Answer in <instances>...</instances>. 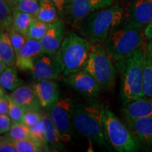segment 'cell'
Instances as JSON below:
<instances>
[{
  "mask_svg": "<svg viewBox=\"0 0 152 152\" xmlns=\"http://www.w3.org/2000/svg\"><path fill=\"white\" fill-rule=\"evenodd\" d=\"M11 140H22L30 138V127L23 123H12L10 130L6 135Z\"/></svg>",
  "mask_w": 152,
  "mask_h": 152,
  "instance_id": "28",
  "label": "cell"
},
{
  "mask_svg": "<svg viewBox=\"0 0 152 152\" xmlns=\"http://www.w3.org/2000/svg\"><path fill=\"white\" fill-rule=\"evenodd\" d=\"M5 89L1 87L0 95V114H8L9 109V95L4 92Z\"/></svg>",
  "mask_w": 152,
  "mask_h": 152,
  "instance_id": "36",
  "label": "cell"
},
{
  "mask_svg": "<svg viewBox=\"0 0 152 152\" xmlns=\"http://www.w3.org/2000/svg\"><path fill=\"white\" fill-rule=\"evenodd\" d=\"M30 138L34 140L42 149H47L49 144L46 139V129L42 118L39 123L30 128ZM44 151V150H43Z\"/></svg>",
  "mask_w": 152,
  "mask_h": 152,
  "instance_id": "25",
  "label": "cell"
},
{
  "mask_svg": "<svg viewBox=\"0 0 152 152\" xmlns=\"http://www.w3.org/2000/svg\"><path fill=\"white\" fill-rule=\"evenodd\" d=\"M32 87L41 109L48 110L60 98L58 84L54 80H36Z\"/></svg>",
  "mask_w": 152,
  "mask_h": 152,
  "instance_id": "13",
  "label": "cell"
},
{
  "mask_svg": "<svg viewBox=\"0 0 152 152\" xmlns=\"http://www.w3.org/2000/svg\"><path fill=\"white\" fill-rule=\"evenodd\" d=\"M122 113L126 121L152 115V98L143 96L123 105Z\"/></svg>",
  "mask_w": 152,
  "mask_h": 152,
  "instance_id": "16",
  "label": "cell"
},
{
  "mask_svg": "<svg viewBox=\"0 0 152 152\" xmlns=\"http://www.w3.org/2000/svg\"><path fill=\"white\" fill-rule=\"evenodd\" d=\"M6 1H7V2L9 3V4L10 5L11 7H13V6H14V4H16L17 2L21 1V0H6Z\"/></svg>",
  "mask_w": 152,
  "mask_h": 152,
  "instance_id": "40",
  "label": "cell"
},
{
  "mask_svg": "<svg viewBox=\"0 0 152 152\" xmlns=\"http://www.w3.org/2000/svg\"><path fill=\"white\" fill-rule=\"evenodd\" d=\"M35 80H56L62 75V69L56 54L43 52L30 70Z\"/></svg>",
  "mask_w": 152,
  "mask_h": 152,
  "instance_id": "10",
  "label": "cell"
},
{
  "mask_svg": "<svg viewBox=\"0 0 152 152\" xmlns=\"http://www.w3.org/2000/svg\"><path fill=\"white\" fill-rule=\"evenodd\" d=\"M11 99L27 110L39 111L41 109L32 85H22L9 94Z\"/></svg>",
  "mask_w": 152,
  "mask_h": 152,
  "instance_id": "18",
  "label": "cell"
},
{
  "mask_svg": "<svg viewBox=\"0 0 152 152\" xmlns=\"http://www.w3.org/2000/svg\"><path fill=\"white\" fill-rule=\"evenodd\" d=\"M66 33L65 23L62 19L58 18L49 24L46 34L40 39L44 52L56 54L65 38Z\"/></svg>",
  "mask_w": 152,
  "mask_h": 152,
  "instance_id": "14",
  "label": "cell"
},
{
  "mask_svg": "<svg viewBox=\"0 0 152 152\" xmlns=\"http://www.w3.org/2000/svg\"><path fill=\"white\" fill-rule=\"evenodd\" d=\"M144 47L149 51H152V20L144 28Z\"/></svg>",
  "mask_w": 152,
  "mask_h": 152,
  "instance_id": "35",
  "label": "cell"
},
{
  "mask_svg": "<svg viewBox=\"0 0 152 152\" xmlns=\"http://www.w3.org/2000/svg\"><path fill=\"white\" fill-rule=\"evenodd\" d=\"M124 10L118 5L98 9L83 18L77 28L90 43L103 44L111 32L122 23Z\"/></svg>",
  "mask_w": 152,
  "mask_h": 152,
  "instance_id": "1",
  "label": "cell"
},
{
  "mask_svg": "<svg viewBox=\"0 0 152 152\" xmlns=\"http://www.w3.org/2000/svg\"><path fill=\"white\" fill-rule=\"evenodd\" d=\"M73 104L71 97L62 96L47 110V113L52 118L64 144L71 142L72 139Z\"/></svg>",
  "mask_w": 152,
  "mask_h": 152,
  "instance_id": "8",
  "label": "cell"
},
{
  "mask_svg": "<svg viewBox=\"0 0 152 152\" xmlns=\"http://www.w3.org/2000/svg\"><path fill=\"white\" fill-rule=\"evenodd\" d=\"M42 118L45 125L46 139L49 146L58 150L64 149L65 148L64 145V143L62 142L58 131L49 114L44 113L42 114Z\"/></svg>",
  "mask_w": 152,
  "mask_h": 152,
  "instance_id": "20",
  "label": "cell"
},
{
  "mask_svg": "<svg viewBox=\"0 0 152 152\" xmlns=\"http://www.w3.org/2000/svg\"><path fill=\"white\" fill-rule=\"evenodd\" d=\"M112 59L103 44L92 43L88 61L84 69L94 77L102 90H111L115 84L116 71Z\"/></svg>",
  "mask_w": 152,
  "mask_h": 152,
  "instance_id": "6",
  "label": "cell"
},
{
  "mask_svg": "<svg viewBox=\"0 0 152 152\" xmlns=\"http://www.w3.org/2000/svg\"><path fill=\"white\" fill-rule=\"evenodd\" d=\"M144 43V28L122 23L111 32L103 45L106 52L116 61L131 56L142 47Z\"/></svg>",
  "mask_w": 152,
  "mask_h": 152,
  "instance_id": "5",
  "label": "cell"
},
{
  "mask_svg": "<svg viewBox=\"0 0 152 152\" xmlns=\"http://www.w3.org/2000/svg\"><path fill=\"white\" fill-rule=\"evenodd\" d=\"M52 1H54V3L56 4L59 14L62 16L63 13H64V7H65L66 0H52Z\"/></svg>",
  "mask_w": 152,
  "mask_h": 152,
  "instance_id": "38",
  "label": "cell"
},
{
  "mask_svg": "<svg viewBox=\"0 0 152 152\" xmlns=\"http://www.w3.org/2000/svg\"><path fill=\"white\" fill-rule=\"evenodd\" d=\"M11 140L14 144L18 152H39L43 151L31 138Z\"/></svg>",
  "mask_w": 152,
  "mask_h": 152,
  "instance_id": "30",
  "label": "cell"
},
{
  "mask_svg": "<svg viewBox=\"0 0 152 152\" xmlns=\"http://www.w3.org/2000/svg\"><path fill=\"white\" fill-rule=\"evenodd\" d=\"M49 24L50 23L42 21L35 17L28 29L27 33L28 38L40 40L46 34L49 27Z\"/></svg>",
  "mask_w": 152,
  "mask_h": 152,
  "instance_id": "27",
  "label": "cell"
},
{
  "mask_svg": "<svg viewBox=\"0 0 152 152\" xmlns=\"http://www.w3.org/2000/svg\"><path fill=\"white\" fill-rule=\"evenodd\" d=\"M126 121L128 129L139 143L152 144V115Z\"/></svg>",
  "mask_w": 152,
  "mask_h": 152,
  "instance_id": "17",
  "label": "cell"
},
{
  "mask_svg": "<svg viewBox=\"0 0 152 152\" xmlns=\"http://www.w3.org/2000/svg\"><path fill=\"white\" fill-rule=\"evenodd\" d=\"M121 72V97L125 105L131 101L143 97L144 48L141 47L129 57L116 61Z\"/></svg>",
  "mask_w": 152,
  "mask_h": 152,
  "instance_id": "3",
  "label": "cell"
},
{
  "mask_svg": "<svg viewBox=\"0 0 152 152\" xmlns=\"http://www.w3.org/2000/svg\"><path fill=\"white\" fill-rule=\"evenodd\" d=\"M42 120V113H39L37 111L33 110H27L24 113L23 117L22 122L28 127H33L39 123Z\"/></svg>",
  "mask_w": 152,
  "mask_h": 152,
  "instance_id": "33",
  "label": "cell"
},
{
  "mask_svg": "<svg viewBox=\"0 0 152 152\" xmlns=\"http://www.w3.org/2000/svg\"><path fill=\"white\" fill-rule=\"evenodd\" d=\"M13 11V24L12 27L17 31L27 37V33L32 22L35 16L26 13L14 10Z\"/></svg>",
  "mask_w": 152,
  "mask_h": 152,
  "instance_id": "24",
  "label": "cell"
},
{
  "mask_svg": "<svg viewBox=\"0 0 152 152\" xmlns=\"http://www.w3.org/2000/svg\"><path fill=\"white\" fill-rule=\"evenodd\" d=\"M0 60L8 66H15L16 54L7 31H1L0 35Z\"/></svg>",
  "mask_w": 152,
  "mask_h": 152,
  "instance_id": "19",
  "label": "cell"
},
{
  "mask_svg": "<svg viewBox=\"0 0 152 152\" xmlns=\"http://www.w3.org/2000/svg\"><path fill=\"white\" fill-rule=\"evenodd\" d=\"M114 0H66L62 17L73 26L91 13L113 5Z\"/></svg>",
  "mask_w": 152,
  "mask_h": 152,
  "instance_id": "9",
  "label": "cell"
},
{
  "mask_svg": "<svg viewBox=\"0 0 152 152\" xmlns=\"http://www.w3.org/2000/svg\"><path fill=\"white\" fill-rule=\"evenodd\" d=\"M7 67H8V66H7L4 62L0 60V73L4 71Z\"/></svg>",
  "mask_w": 152,
  "mask_h": 152,
  "instance_id": "39",
  "label": "cell"
},
{
  "mask_svg": "<svg viewBox=\"0 0 152 152\" xmlns=\"http://www.w3.org/2000/svg\"><path fill=\"white\" fill-rule=\"evenodd\" d=\"M11 9L36 17L39 10V0H21L11 7Z\"/></svg>",
  "mask_w": 152,
  "mask_h": 152,
  "instance_id": "29",
  "label": "cell"
},
{
  "mask_svg": "<svg viewBox=\"0 0 152 152\" xmlns=\"http://www.w3.org/2000/svg\"><path fill=\"white\" fill-rule=\"evenodd\" d=\"M144 96L152 98V51L144 47Z\"/></svg>",
  "mask_w": 152,
  "mask_h": 152,
  "instance_id": "22",
  "label": "cell"
},
{
  "mask_svg": "<svg viewBox=\"0 0 152 152\" xmlns=\"http://www.w3.org/2000/svg\"><path fill=\"white\" fill-rule=\"evenodd\" d=\"M64 82L74 90L89 96H98L102 90L97 81L85 69L66 76Z\"/></svg>",
  "mask_w": 152,
  "mask_h": 152,
  "instance_id": "11",
  "label": "cell"
},
{
  "mask_svg": "<svg viewBox=\"0 0 152 152\" xmlns=\"http://www.w3.org/2000/svg\"><path fill=\"white\" fill-rule=\"evenodd\" d=\"M43 52L40 40L28 38L23 47L16 55V68L21 71H30L36 60Z\"/></svg>",
  "mask_w": 152,
  "mask_h": 152,
  "instance_id": "15",
  "label": "cell"
},
{
  "mask_svg": "<svg viewBox=\"0 0 152 152\" xmlns=\"http://www.w3.org/2000/svg\"><path fill=\"white\" fill-rule=\"evenodd\" d=\"M26 109L22 106L19 105L14 100L11 99L9 96V109L8 115L11 118L13 123H20L22 122L23 117Z\"/></svg>",
  "mask_w": 152,
  "mask_h": 152,
  "instance_id": "31",
  "label": "cell"
},
{
  "mask_svg": "<svg viewBox=\"0 0 152 152\" xmlns=\"http://www.w3.org/2000/svg\"><path fill=\"white\" fill-rule=\"evenodd\" d=\"M12 121L8 114H0V133L4 134L10 130Z\"/></svg>",
  "mask_w": 152,
  "mask_h": 152,
  "instance_id": "34",
  "label": "cell"
},
{
  "mask_svg": "<svg viewBox=\"0 0 152 152\" xmlns=\"http://www.w3.org/2000/svg\"><path fill=\"white\" fill-rule=\"evenodd\" d=\"M13 11L6 0H0V26L1 31H7L12 27Z\"/></svg>",
  "mask_w": 152,
  "mask_h": 152,
  "instance_id": "26",
  "label": "cell"
},
{
  "mask_svg": "<svg viewBox=\"0 0 152 152\" xmlns=\"http://www.w3.org/2000/svg\"><path fill=\"white\" fill-rule=\"evenodd\" d=\"M8 33L9 34V36H10L11 42H12L15 52H16V54L17 55L20 51V49H22V47H23L28 37L20 33H19L13 27H11L9 29Z\"/></svg>",
  "mask_w": 152,
  "mask_h": 152,
  "instance_id": "32",
  "label": "cell"
},
{
  "mask_svg": "<svg viewBox=\"0 0 152 152\" xmlns=\"http://www.w3.org/2000/svg\"><path fill=\"white\" fill-rule=\"evenodd\" d=\"M104 110L96 104L76 102L73 104L72 121L74 128L82 135L108 147L104 129Z\"/></svg>",
  "mask_w": 152,
  "mask_h": 152,
  "instance_id": "2",
  "label": "cell"
},
{
  "mask_svg": "<svg viewBox=\"0 0 152 152\" xmlns=\"http://www.w3.org/2000/svg\"><path fill=\"white\" fill-rule=\"evenodd\" d=\"M91 45L86 38L74 33L66 36L56 54L63 76L66 77L84 69L89 58Z\"/></svg>",
  "mask_w": 152,
  "mask_h": 152,
  "instance_id": "4",
  "label": "cell"
},
{
  "mask_svg": "<svg viewBox=\"0 0 152 152\" xmlns=\"http://www.w3.org/2000/svg\"><path fill=\"white\" fill-rule=\"evenodd\" d=\"M0 151L1 152H18L12 140L6 136L1 137L0 142Z\"/></svg>",
  "mask_w": 152,
  "mask_h": 152,
  "instance_id": "37",
  "label": "cell"
},
{
  "mask_svg": "<svg viewBox=\"0 0 152 152\" xmlns=\"http://www.w3.org/2000/svg\"><path fill=\"white\" fill-rule=\"evenodd\" d=\"M39 10L36 18L47 23H52L58 19V9L52 0H39Z\"/></svg>",
  "mask_w": 152,
  "mask_h": 152,
  "instance_id": "23",
  "label": "cell"
},
{
  "mask_svg": "<svg viewBox=\"0 0 152 152\" xmlns=\"http://www.w3.org/2000/svg\"><path fill=\"white\" fill-rule=\"evenodd\" d=\"M15 66H8L0 73L1 87L11 92L23 84V81L19 78Z\"/></svg>",
  "mask_w": 152,
  "mask_h": 152,
  "instance_id": "21",
  "label": "cell"
},
{
  "mask_svg": "<svg viewBox=\"0 0 152 152\" xmlns=\"http://www.w3.org/2000/svg\"><path fill=\"white\" fill-rule=\"evenodd\" d=\"M104 129L108 143L116 151L133 152L140 149V143L111 110H104Z\"/></svg>",
  "mask_w": 152,
  "mask_h": 152,
  "instance_id": "7",
  "label": "cell"
},
{
  "mask_svg": "<svg viewBox=\"0 0 152 152\" xmlns=\"http://www.w3.org/2000/svg\"><path fill=\"white\" fill-rule=\"evenodd\" d=\"M152 20V0H134L128 15L123 23L137 28H144Z\"/></svg>",
  "mask_w": 152,
  "mask_h": 152,
  "instance_id": "12",
  "label": "cell"
}]
</instances>
